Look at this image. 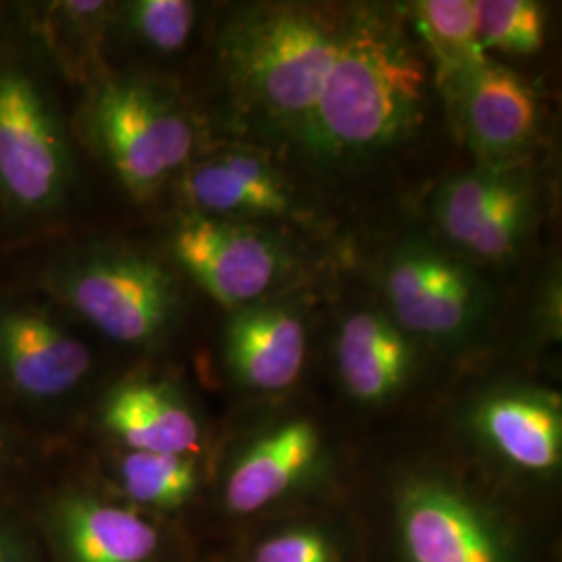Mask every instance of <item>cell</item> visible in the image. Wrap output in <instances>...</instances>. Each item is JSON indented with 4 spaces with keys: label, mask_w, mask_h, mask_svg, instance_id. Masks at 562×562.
<instances>
[{
    "label": "cell",
    "mask_w": 562,
    "mask_h": 562,
    "mask_svg": "<svg viewBox=\"0 0 562 562\" xmlns=\"http://www.w3.org/2000/svg\"><path fill=\"white\" fill-rule=\"evenodd\" d=\"M55 67L25 21L0 32V246L55 236L78 196V157Z\"/></svg>",
    "instance_id": "cell-1"
},
{
    "label": "cell",
    "mask_w": 562,
    "mask_h": 562,
    "mask_svg": "<svg viewBox=\"0 0 562 562\" xmlns=\"http://www.w3.org/2000/svg\"><path fill=\"white\" fill-rule=\"evenodd\" d=\"M427 74L396 21L367 11L344 23L340 48L302 136L315 150L385 148L422 121Z\"/></svg>",
    "instance_id": "cell-2"
},
{
    "label": "cell",
    "mask_w": 562,
    "mask_h": 562,
    "mask_svg": "<svg viewBox=\"0 0 562 562\" xmlns=\"http://www.w3.org/2000/svg\"><path fill=\"white\" fill-rule=\"evenodd\" d=\"M344 23L306 4L241 9L222 36L227 83L265 123L304 132L340 48Z\"/></svg>",
    "instance_id": "cell-3"
},
{
    "label": "cell",
    "mask_w": 562,
    "mask_h": 562,
    "mask_svg": "<svg viewBox=\"0 0 562 562\" xmlns=\"http://www.w3.org/2000/svg\"><path fill=\"white\" fill-rule=\"evenodd\" d=\"M34 285L76 322L130 348L161 346L183 311L176 271L125 244L90 241L53 252Z\"/></svg>",
    "instance_id": "cell-4"
},
{
    "label": "cell",
    "mask_w": 562,
    "mask_h": 562,
    "mask_svg": "<svg viewBox=\"0 0 562 562\" xmlns=\"http://www.w3.org/2000/svg\"><path fill=\"white\" fill-rule=\"evenodd\" d=\"M71 130L136 202L153 201L196 148V127L180 97L140 74L90 81Z\"/></svg>",
    "instance_id": "cell-5"
},
{
    "label": "cell",
    "mask_w": 562,
    "mask_h": 562,
    "mask_svg": "<svg viewBox=\"0 0 562 562\" xmlns=\"http://www.w3.org/2000/svg\"><path fill=\"white\" fill-rule=\"evenodd\" d=\"M78 322L36 285L0 292V385L20 401L50 404L78 392L94 357Z\"/></svg>",
    "instance_id": "cell-6"
},
{
    "label": "cell",
    "mask_w": 562,
    "mask_h": 562,
    "mask_svg": "<svg viewBox=\"0 0 562 562\" xmlns=\"http://www.w3.org/2000/svg\"><path fill=\"white\" fill-rule=\"evenodd\" d=\"M169 246L181 271L232 311L261 302L285 271L280 241L240 222L188 213Z\"/></svg>",
    "instance_id": "cell-7"
},
{
    "label": "cell",
    "mask_w": 562,
    "mask_h": 562,
    "mask_svg": "<svg viewBox=\"0 0 562 562\" xmlns=\"http://www.w3.org/2000/svg\"><path fill=\"white\" fill-rule=\"evenodd\" d=\"M392 322L404 334L457 340L471 334L485 313V290L475 273L425 244H406L383 273Z\"/></svg>",
    "instance_id": "cell-8"
},
{
    "label": "cell",
    "mask_w": 562,
    "mask_h": 562,
    "mask_svg": "<svg viewBox=\"0 0 562 562\" xmlns=\"http://www.w3.org/2000/svg\"><path fill=\"white\" fill-rule=\"evenodd\" d=\"M436 217L448 240L485 261L513 257L531 227L533 190L517 167H480L446 181Z\"/></svg>",
    "instance_id": "cell-9"
},
{
    "label": "cell",
    "mask_w": 562,
    "mask_h": 562,
    "mask_svg": "<svg viewBox=\"0 0 562 562\" xmlns=\"http://www.w3.org/2000/svg\"><path fill=\"white\" fill-rule=\"evenodd\" d=\"M443 97L483 167H515L538 132V99L508 67L485 60Z\"/></svg>",
    "instance_id": "cell-10"
},
{
    "label": "cell",
    "mask_w": 562,
    "mask_h": 562,
    "mask_svg": "<svg viewBox=\"0 0 562 562\" xmlns=\"http://www.w3.org/2000/svg\"><path fill=\"white\" fill-rule=\"evenodd\" d=\"M398 529L408 562H504L492 522L443 483L415 482L402 490Z\"/></svg>",
    "instance_id": "cell-11"
},
{
    "label": "cell",
    "mask_w": 562,
    "mask_h": 562,
    "mask_svg": "<svg viewBox=\"0 0 562 562\" xmlns=\"http://www.w3.org/2000/svg\"><path fill=\"white\" fill-rule=\"evenodd\" d=\"M223 350L232 375L244 387L281 392L301 378L306 327L288 304L257 302L232 313Z\"/></svg>",
    "instance_id": "cell-12"
},
{
    "label": "cell",
    "mask_w": 562,
    "mask_h": 562,
    "mask_svg": "<svg viewBox=\"0 0 562 562\" xmlns=\"http://www.w3.org/2000/svg\"><path fill=\"white\" fill-rule=\"evenodd\" d=\"M180 194L192 215L238 222L244 217H281L292 213V196L280 173L259 155L227 150L190 162Z\"/></svg>",
    "instance_id": "cell-13"
},
{
    "label": "cell",
    "mask_w": 562,
    "mask_h": 562,
    "mask_svg": "<svg viewBox=\"0 0 562 562\" xmlns=\"http://www.w3.org/2000/svg\"><path fill=\"white\" fill-rule=\"evenodd\" d=\"M473 427L501 459L521 471L552 473L561 464V401L550 392H494L477 404Z\"/></svg>",
    "instance_id": "cell-14"
},
{
    "label": "cell",
    "mask_w": 562,
    "mask_h": 562,
    "mask_svg": "<svg viewBox=\"0 0 562 562\" xmlns=\"http://www.w3.org/2000/svg\"><path fill=\"white\" fill-rule=\"evenodd\" d=\"M102 427L127 450L192 457L201 448V423L169 382L134 378L106 394Z\"/></svg>",
    "instance_id": "cell-15"
},
{
    "label": "cell",
    "mask_w": 562,
    "mask_h": 562,
    "mask_svg": "<svg viewBox=\"0 0 562 562\" xmlns=\"http://www.w3.org/2000/svg\"><path fill=\"white\" fill-rule=\"evenodd\" d=\"M322 454L317 427L306 419L281 423L248 446L225 482V506L234 515H255L315 469Z\"/></svg>",
    "instance_id": "cell-16"
},
{
    "label": "cell",
    "mask_w": 562,
    "mask_h": 562,
    "mask_svg": "<svg viewBox=\"0 0 562 562\" xmlns=\"http://www.w3.org/2000/svg\"><path fill=\"white\" fill-rule=\"evenodd\" d=\"M341 383L357 401H390L404 387L413 371L415 350L408 336L382 313L350 315L338 338Z\"/></svg>",
    "instance_id": "cell-17"
},
{
    "label": "cell",
    "mask_w": 562,
    "mask_h": 562,
    "mask_svg": "<svg viewBox=\"0 0 562 562\" xmlns=\"http://www.w3.org/2000/svg\"><path fill=\"white\" fill-rule=\"evenodd\" d=\"M57 525L69 562H150L159 550L153 522L94 498L65 501Z\"/></svg>",
    "instance_id": "cell-18"
},
{
    "label": "cell",
    "mask_w": 562,
    "mask_h": 562,
    "mask_svg": "<svg viewBox=\"0 0 562 562\" xmlns=\"http://www.w3.org/2000/svg\"><path fill=\"white\" fill-rule=\"evenodd\" d=\"M113 7L81 0L46 2L34 7L23 21L55 69L71 78H88L94 60H99Z\"/></svg>",
    "instance_id": "cell-19"
},
{
    "label": "cell",
    "mask_w": 562,
    "mask_h": 562,
    "mask_svg": "<svg viewBox=\"0 0 562 562\" xmlns=\"http://www.w3.org/2000/svg\"><path fill=\"white\" fill-rule=\"evenodd\" d=\"M411 18L429 57L436 63L442 92L487 60L477 36L475 2L422 0L413 4Z\"/></svg>",
    "instance_id": "cell-20"
},
{
    "label": "cell",
    "mask_w": 562,
    "mask_h": 562,
    "mask_svg": "<svg viewBox=\"0 0 562 562\" xmlns=\"http://www.w3.org/2000/svg\"><path fill=\"white\" fill-rule=\"evenodd\" d=\"M196 21L199 9L188 0H132L113 7L109 32L148 55L171 57L188 46Z\"/></svg>",
    "instance_id": "cell-21"
},
{
    "label": "cell",
    "mask_w": 562,
    "mask_h": 562,
    "mask_svg": "<svg viewBox=\"0 0 562 562\" xmlns=\"http://www.w3.org/2000/svg\"><path fill=\"white\" fill-rule=\"evenodd\" d=\"M120 480L134 503L178 508L192 498L199 471L192 457L127 450L120 462Z\"/></svg>",
    "instance_id": "cell-22"
},
{
    "label": "cell",
    "mask_w": 562,
    "mask_h": 562,
    "mask_svg": "<svg viewBox=\"0 0 562 562\" xmlns=\"http://www.w3.org/2000/svg\"><path fill=\"white\" fill-rule=\"evenodd\" d=\"M475 20L483 50L531 55L542 48L546 18L538 2L480 0L475 2Z\"/></svg>",
    "instance_id": "cell-23"
},
{
    "label": "cell",
    "mask_w": 562,
    "mask_h": 562,
    "mask_svg": "<svg viewBox=\"0 0 562 562\" xmlns=\"http://www.w3.org/2000/svg\"><path fill=\"white\" fill-rule=\"evenodd\" d=\"M250 562H340V557L323 531L296 527L259 543Z\"/></svg>",
    "instance_id": "cell-24"
},
{
    "label": "cell",
    "mask_w": 562,
    "mask_h": 562,
    "mask_svg": "<svg viewBox=\"0 0 562 562\" xmlns=\"http://www.w3.org/2000/svg\"><path fill=\"white\" fill-rule=\"evenodd\" d=\"M7 454H9V436H7L4 425L0 422V464L7 459Z\"/></svg>",
    "instance_id": "cell-25"
},
{
    "label": "cell",
    "mask_w": 562,
    "mask_h": 562,
    "mask_svg": "<svg viewBox=\"0 0 562 562\" xmlns=\"http://www.w3.org/2000/svg\"><path fill=\"white\" fill-rule=\"evenodd\" d=\"M0 562H21L11 548H7L4 543L0 542Z\"/></svg>",
    "instance_id": "cell-26"
}]
</instances>
